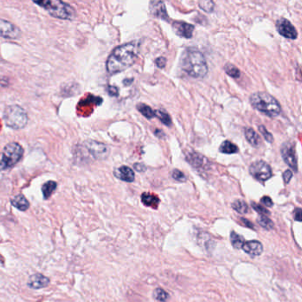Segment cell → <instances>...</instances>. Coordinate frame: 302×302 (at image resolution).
<instances>
[{"mask_svg": "<svg viewBox=\"0 0 302 302\" xmlns=\"http://www.w3.org/2000/svg\"><path fill=\"white\" fill-rule=\"evenodd\" d=\"M3 118L6 125L15 130L24 128L29 122L26 111L16 104L6 108Z\"/></svg>", "mask_w": 302, "mask_h": 302, "instance_id": "277c9868", "label": "cell"}, {"mask_svg": "<svg viewBox=\"0 0 302 302\" xmlns=\"http://www.w3.org/2000/svg\"><path fill=\"white\" fill-rule=\"evenodd\" d=\"M50 284V279L48 277L42 275V274H34L30 276L28 285L32 289H43V288L47 287Z\"/></svg>", "mask_w": 302, "mask_h": 302, "instance_id": "5bb4252c", "label": "cell"}, {"mask_svg": "<svg viewBox=\"0 0 302 302\" xmlns=\"http://www.w3.org/2000/svg\"><path fill=\"white\" fill-rule=\"evenodd\" d=\"M172 177L174 180L179 181V182H184L187 181L186 176L181 171L177 169H175L172 172Z\"/></svg>", "mask_w": 302, "mask_h": 302, "instance_id": "4dcf8cb0", "label": "cell"}, {"mask_svg": "<svg viewBox=\"0 0 302 302\" xmlns=\"http://www.w3.org/2000/svg\"><path fill=\"white\" fill-rule=\"evenodd\" d=\"M294 218L297 221H301V209L300 208H296L294 210Z\"/></svg>", "mask_w": 302, "mask_h": 302, "instance_id": "74e56055", "label": "cell"}, {"mask_svg": "<svg viewBox=\"0 0 302 302\" xmlns=\"http://www.w3.org/2000/svg\"><path fill=\"white\" fill-rule=\"evenodd\" d=\"M241 221H243L244 225H246L247 227H249V228H254V225H253V224H251L250 222L248 221L247 219L241 218Z\"/></svg>", "mask_w": 302, "mask_h": 302, "instance_id": "ab89813d", "label": "cell"}, {"mask_svg": "<svg viewBox=\"0 0 302 302\" xmlns=\"http://www.w3.org/2000/svg\"><path fill=\"white\" fill-rule=\"evenodd\" d=\"M242 249L246 254H250L253 256H258L262 254L263 246L258 240H251L243 244Z\"/></svg>", "mask_w": 302, "mask_h": 302, "instance_id": "9a60e30c", "label": "cell"}, {"mask_svg": "<svg viewBox=\"0 0 302 302\" xmlns=\"http://www.w3.org/2000/svg\"><path fill=\"white\" fill-rule=\"evenodd\" d=\"M137 108H138V111H139L144 117H146V118H148V119H151V118L155 117L154 111H153V109H152L151 107L148 106V105L145 104V103H139V104L137 105Z\"/></svg>", "mask_w": 302, "mask_h": 302, "instance_id": "603a6c76", "label": "cell"}, {"mask_svg": "<svg viewBox=\"0 0 302 302\" xmlns=\"http://www.w3.org/2000/svg\"><path fill=\"white\" fill-rule=\"evenodd\" d=\"M134 168L138 172H145L146 171V166L142 165V164H138V163L135 164Z\"/></svg>", "mask_w": 302, "mask_h": 302, "instance_id": "f35d334b", "label": "cell"}, {"mask_svg": "<svg viewBox=\"0 0 302 302\" xmlns=\"http://www.w3.org/2000/svg\"><path fill=\"white\" fill-rule=\"evenodd\" d=\"M219 150L222 153H225V154H234L237 153L239 151V147L236 146L235 144L232 143L229 140H225L224 141L220 147H219Z\"/></svg>", "mask_w": 302, "mask_h": 302, "instance_id": "7402d4cb", "label": "cell"}, {"mask_svg": "<svg viewBox=\"0 0 302 302\" xmlns=\"http://www.w3.org/2000/svg\"><path fill=\"white\" fill-rule=\"evenodd\" d=\"M154 115L156 118H159L162 122L163 125H167V126H170L172 125L171 118L167 112L158 110V111H154Z\"/></svg>", "mask_w": 302, "mask_h": 302, "instance_id": "484cf974", "label": "cell"}, {"mask_svg": "<svg viewBox=\"0 0 302 302\" xmlns=\"http://www.w3.org/2000/svg\"><path fill=\"white\" fill-rule=\"evenodd\" d=\"M261 203L264 204L265 206L269 207V208H271L274 205L273 201L269 196H263L261 199Z\"/></svg>", "mask_w": 302, "mask_h": 302, "instance_id": "e575fe53", "label": "cell"}, {"mask_svg": "<svg viewBox=\"0 0 302 302\" xmlns=\"http://www.w3.org/2000/svg\"><path fill=\"white\" fill-rule=\"evenodd\" d=\"M224 70L226 72V74L231 76L232 78H239L240 76V71L232 64H227L225 67H224Z\"/></svg>", "mask_w": 302, "mask_h": 302, "instance_id": "83f0119b", "label": "cell"}, {"mask_svg": "<svg viewBox=\"0 0 302 302\" xmlns=\"http://www.w3.org/2000/svg\"><path fill=\"white\" fill-rule=\"evenodd\" d=\"M57 188V182L53 181H47L45 182V184L43 185L42 187V192H43V196L45 200L49 199L53 192L56 190Z\"/></svg>", "mask_w": 302, "mask_h": 302, "instance_id": "44dd1931", "label": "cell"}, {"mask_svg": "<svg viewBox=\"0 0 302 302\" xmlns=\"http://www.w3.org/2000/svg\"><path fill=\"white\" fill-rule=\"evenodd\" d=\"M138 55V43L131 42L116 47L107 60V70L116 74L127 70L134 64Z\"/></svg>", "mask_w": 302, "mask_h": 302, "instance_id": "6da1fadb", "label": "cell"}, {"mask_svg": "<svg viewBox=\"0 0 302 302\" xmlns=\"http://www.w3.org/2000/svg\"><path fill=\"white\" fill-rule=\"evenodd\" d=\"M292 175H293V174H292V172H291V170H286L283 174L284 182H285V183H289V182L291 181Z\"/></svg>", "mask_w": 302, "mask_h": 302, "instance_id": "d590c367", "label": "cell"}, {"mask_svg": "<svg viewBox=\"0 0 302 302\" xmlns=\"http://www.w3.org/2000/svg\"><path fill=\"white\" fill-rule=\"evenodd\" d=\"M233 210L239 214H246L248 212V205L243 200H236L235 202L232 203Z\"/></svg>", "mask_w": 302, "mask_h": 302, "instance_id": "cb8c5ba5", "label": "cell"}, {"mask_svg": "<svg viewBox=\"0 0 302 302\" xmlns=\"http://www.w3.org/2000/svg\"><path fill=\"white\" fill-rule=\"evenodd\" d=\"M186 160L190 163L191 166L197 169L207 170L209 169V166H210V163L208 159L196 151L188 152L186 155Z\"/></svg>", "mask_w": 302, "mask_h": 302, "instance_id": "7c38bea8", "label": "cell"}, {"mask_svg": "<svg viewBox=\"0 0 302 302\" xmlns=\"http://www.w3.org/2000/svg\"><path fill=\"white\" fill-rule=\"evenodd\" d=\"M245 136L246 139L253 147H257L260 146L261 140L258 133L252 128H246L245 130Z\"/></svg>", "mask_w": 302, "mask_h": 302, "instance_id": "d6986e66", "label": "cell"}, {"mask_svg": "<svg viewBox=\"0 0 302 302\" xmlns=\"http://www.w3.org/2000/svg\"><path fill=\"white\" fill-rule=\"evenodd\" d=\"M114 174L121 181H126V182H132L134 181V172L129 166H123L119 168H116L114 171Z\"/></svg>", "mask_w": 302, "mask_h": 302, "instance_id": "2e32d148", "label": "cell"}, {"mask_svg": "<svg viewBox=\"0 0 302 302\" xmlns=\"http://www.w3.org/2000/svg\"><path fill=\"white\" fill-rule=\"evenodd\" d=\"M155 63H156L157 67H160V68H163L166 66L167 60L163 57H161V58H158L156 59Z\"/></svg>", "mask_w": 302, "mask_h": 302, "instance_id": "8d00e7d4", "label": "cell"}, {"mask_svg": "<svg viewBox=\"0 0 302 302\" xmlns=\"http://www.w3.org/2000/svg\"><path fill=\"white\" fill-rule=\"evenodd\" d=\"M252 207H253V209H254L256 212L260 214V215H265V216H267V215H269V214H270V212H269V210H267L266 208H263L261 205L258 204V203H254V202L252 203Z\"/></svg>", "mask_w": 302, "mask_h": 302, "instance_id": "1f68e13d", "label": "cell"}, {"mask_svg": "<svg viewBox=\"0 0 302 302\" xmlns=\"http://www.w3.org/2000/svg\"><path fill=\"white\" fill-rule=\"evenodd\" d=\"M200 7L205 11H212L213 8H214V4H213L212 0H202Z\"/></svg>", "mask_w": 302, "mask_h": 302, "instance_id": "d6a6232c", "label": "cell"}, {"mask_svg": "<svg viewBox=\"0 0 302 302\" xmlns=\"http://www.w3.org/2000/svg\"><path fill=\"white\" fill-rule=\"evenodd\" d=\"M257 222L261 227H263L266 230H272L274 228V223L272 220L265 215H260L257 218Z\"/></svg>", "mask_w": 302, "mask_h": 302, "instance_id": "d4e9b609", "label": "cell"}, {"mask_svg": "<svg viewBox=\"0 0 302 302\" xmlns=\"http://www.w3.org/2000/svg\"><path fill=\"white\" fill-rule=\"evenodd\" d=\"M250 174L255 180L258 181H268L272 177V169L268 163L259 160L251 164L249 167Z\"/></svg>", "mask_w": 302, "mask_h": 302, "instance_id": "52a82bcc", "label": "cell"}, {"mask_svg": "<svg viewBox=\"0 0 302 302\" xmlns=\"http://www.w3.org/2000/svg\"><path fill=\"white\" fill-rule=\"evenodd\" d=\"M21 35L22 31L18 27L7 20L0 19V37L8 39H17L21 37Z\"/></svg>", "mask_w": 302, "mask_h": 302, "instance_id": "30bf717a", "label": "cell"}, {"mask_svg": "<svg viewBox=\"0 0 302 302\" xmlns=\"http://www.w3.org/2000/svg\"><path fill=\"white\" fill-rule=\"evenodd\" d=\"M168 293L161 288H157L156 290L153 291V298L158 301L166 302L168 299Z\"/></svg>", "mask_w": 302, "mask_h": 302, "instance_id": "f1b7e54d", "label": "cell"}, {"mask_svg": "<svg viewBox=\"0 0 302 302\" xmlns=\"http://www.w3.org/2000/svg\"><path fill=\"white\" fill-rule=\"evenodd\" d=\"M84 147L94 159L99 160L107 159L110 153L109 147L107 145L96 140H87L84 142Z\"/></svg>", "mask_w": 302, "mask_h": 302, "instance_id": "ba28073f", "label": "cell"}, {"mask_svg": "<svg viewBox=\"0 0 302 302\" xmlns=\"http://www.w3.org/2000/svg\"><path fill=\"white\" fill-rule=\"evenodd\" d=\"M142 203H144L146 206L152 207L156 209L159 203H160V200L156 196H154L153 194H150V193H144L141 196Z\"/></svg>", "mask_w": 302, "mask_h": 302, "instance_id": "ffe728a7", "label": "cell"}, {"mask_svg": "<svg viewBox=\"0 0 302 302\" xmlns=\"http://www.w3.org/2000/svg\"><path fill=\"white\" fill-rule=\"evenodd\" d=\"M23 148L20 144L11 142L0 152V172L9 169L22 159Z\"/></svg>", "mask_w": 302, "mask_h": 302, "instance_id": "5b68a950", "label": "cell"}, {"mask_svg": "<svg viewBox=\"0 0 302 302\" xmlns=\"http://www.w3.org/2000/svg\"><path fill=\"white\" fill-rule=\"evenodd\" d=\"M252 106L269 117H276L281 113V105L274 96L266 92H256L250 96Z\"/></svg>", "mask_w": 302, "mask_h": 302, "instance_id": "3957f363", "label": "cell"}, {"mask_svg": "<svg viewBox=\"0 0 302 302\" xmlns=\"http://www.w3.org/2000/svg\"><path fill=\"white\" fill-rule=\"evenodd\" d=\"M281 155L283 157V161L286 163L291 169L294 170L295 172H298V159L294 146L292 144L289 142L283 143L281 147Z\"/></svg>", "mask_w": 302, "mask_h": 302, "instance_id": "9c48e42d", "label": "cell"}, {"mask_svg": "<svg viewBox=\"0 0 302 302\" xmlns=\"http://www.w3.org/2000/svg\"><path fill=\"white\" fill-rule=\"evenodd\" d=\"M173 27H174L175 33L180 37H184V38L192 37L194 26L190 23H184V22H175L173 23Z\"/></svg>", "mask_w": 302, "mask_h": 302, "instance_id": "4fadbf2b", "label": "cell"}, {"mask_svg": "<svg viewBox=\"0 0 302 302\" xmlns=\"http://www.w3.org/2000/svg\"><path fill=\"white\" fill-rule=\"evenodd\" d=\"M11 204L17 210H22V211H26L30 208V203L28 202L26 197L22 194L15 196L12 199Z\"/></svg>", "mask_w": 302, "mask_h": 302, "instance_id": "ac0fdd59", "label": "cell"}, {"mask_svg": "<svg viewBox=\"0 0 302 302\" xmlns=\"http://www.w3.org/2000/svg\"><path fill=\"white\" fill-rule=\"evenodd\" d=\"M231 242L236 249L242 248L243 244L245 243L242 236L237 234L235 232H231Z\"/></svg>", "mask_w": 302, "mask_h": 302, "instance_id": "4316f807", "label": "cell"}, {"mask_svg": "<svg viewBox=\"0 0 302 302\" xmlns=\"http://www.w3.org/2000/svg\"><path fill=\"white\" fill-rule=\"evenodd\" d=\"M47 11L53 17L62 19V20H69V21H72L76 15L74 8L61 0L52 1Z\"/></svg>", "mask_w": 302, "mask_h": 302, "instance_id": "8992f818", "label": "cell"}, {"mask_svg": "<svg viewBox=\"0 0 302 302\" xmlns=\"http://www.w3.org/2000/svg\"><path fill=\"white\" fill-rule=\"evenodd\" d=\"M150 9L155 17L168 20V14L166 11L164 3L161 0H152L150 5Z\"/></svg>", "mask_w": 302, "mask_h": 302, "instance_id": "e0dca14e", "label": "cell"}, {"mask_svg": "<svg viewBox=\"0 0 302 302\" xmlns=\"http://www.w3.org/2000/svg\"><path fill=\"white\" fill-rule=\"evenodd\" d=\"M276 27L280 35L283 37H286L289 39H296L298 37L297 30L286 19H279L276 23Z\"/></svg>", "mask_w": 302, "mask_h": 302, "instance_id": "8fae6325", "label": "cell"}, {"mask_svg": "<svg viewBox=\"0 0 302 302\" xmlns=\"http://www.w3.org/2000/svg\"><path fill=\"white\" fill-rule=\"evenodd\" d=\"M259 131H260V133H261V135L264 137L265 140H267L269 143H272L273 141H274V137H273L272 134L269 133V131L266 129L264 125H260V126H259Z\"/></svg>", "mask_w": 302, "mask_h": 302, "instance_id": "f546056e", "label": "cell"}, {"mask_svg": "<svg viewBox=\"0 0 302 302\" xmlns=\"http://www.w3.org/2000/svg\"><path fill=\"white\" fill-rule=\"evenodd\" d=\"M34 2L36 4H38V6H40L41 8H44L45 9H48L50 5L52 3V0H33Z\"/></svg>", "mask_w": 302, "mask_h": 302, "instance_id": "836d02e7", "label": "cell"}, {"mask_svg": "<svg viewBox=\"0 0 302 302\" xmlns=\"http://www.w3.org/2000/svg\"><path fill=\"white\" fill-rule=\"evenodd\" d=\"M182 68L190 77L202 79L208 74L205 57L196 49H188L182 56Z\"/></svg>", "mask_w": 302, "mask_h": 302, "instance_id": "7a4b0ae2", "label": "cell"}]
</instances>
